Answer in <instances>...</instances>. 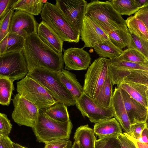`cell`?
<instances>
[{
  "label": "cell",
  "mask_w": 148,
  "mask_h": 148,
  "mask_svg": "<svg viewBox=\"0 0 148 148\" xmlns=\"http://www.w3.org/2000/svg\"><path fill=\"white\" fill-rule=\"evenodd\" d=\"M29 72L39 67L58 72L64 68L62 53H58L44 43L37 34L31 35L25 40L22 50Z\"/></svg>",
  "instance_id": "cell-1"
},
{
  "label": "cell",
  "mask_w": 148,
  "mask_h": 148,
  "mask_svg": "<svg viewBox=\"0 0 148 148\" xmlns=\"http://www.w3.org/2000/svg\"><path fill=\"white\" fill-rule=\"evenodd\" d=\"M84 16L92 20L107 34L114 30L128 31L125 20L114 9L110 1H91L87 4Z\"/></svg>",
  "instance_id": "cell-2"
},
{
  "label": "cell",
  "mask_w": 148,
  "mask_h": 148,
  "mask_svg": "<svg viewBox=\"0 0 148 148\" xmlns=\"http://www.w3.org/2000/svg\"><path fill=\"white\" fill-rule=\"evenodd\" d=\"M113 85L123 83H138L148 86V64L113 59L109 66Z\"/></svg>",
  "instance_id": "cell-3"
},
{
  "label": "cell",
  "mask_w": 148,
  "mask_h": 148,
  "mask_svg": "<svg viewBox=\"0 0 148 148\" xmlns=\"http://www.w3.org/2000/svg\"><path fill=\"white\" fill-rule=\"evenodd\" d=\"M73 127L70 120L65 122L56 121L40 109L37 121L32 129L37 141L45 143L58 139L69 138Z\"/></svg>",
  "instance_id": "cell-4"
},
{
  "label": "cell",
  "mask_w": 148,
  "mask_h": 148,
  "mask_svg": "<svg viewBox=\"0 0 148 148\" xmlns=\"http://www.w3.org/2000/svg\"><path fill=\"white\" fill-rule=\"evenodd\" d=\"M27 75L40 84L58 102L67 107L75 104L76 101L60 81L57 72L37 67Z\"/></svg>",
  "instance_id": "cell-5"
},
{
  "label": "cell",
  "mask_w": 148,
  "mask_h": 148,
  "mask_svg": "<svg viewBox=\"0 0 148 148\" xmlns=\"http://www.w3.org/2000/svg\"><path fill=\"white\" fill-rule=\"evenodd\" d=\"M40 14L42 21L49 26L63 42L79 41L80 34L71 26L56 4L47 1Z\"/></svg>",
  "instance_id": "cell-6"
},
{
  "label": "cell",
  "mask_w": 148,
  "mask_h": 148,
  "mask_svg": "<svg viewBox=\"0 0 148 148\" xmlns=\"http://www.w3.org/2000/svg\"><path fill=\"white\" fill-rule=\"evenodd\" d=\"M16 84L18 93L39 110L46 109L58 102L40 84L27 75Z\"/></svg>",
  "instance_id": "cell-7"
},
{
  "label": "cell",
  "mask_w": 148,
  "mask_h": 148,
  "mask_svg": "<svg viewBox=\"0 0 148 148\" xmlns=\"http://www.w3.org/2000/svg\"><path fill=\"white\" fill-rule=\"evenodd\" d=\"M110 60L100 57L95 59L88 68L85 75L84 92L92 98L97 95L109 72Z\"/></svg>",
  "instance_id": "cell-8"
},
{
  "label": "cell",
  "mask_w": 148,
  "mask_h": 148,
  "mask_svg": "<svg viewBox=\"0 0 148 148\" xmlns=\"http://www.w3.org/2000/svg\"><path fill=\"white\" fill-rule=\"evenodd\" d=\"M28 72L22 50L9 52L0 56V77L13 82L23 78Z\"/></svg>",
  "instance_id": "cell-9"
},
{
  "label": "cell",
  "mask_w": 148,
  "mask_h": 148,
  "mask_svg": "<svg viewBox=\"0 0 148 148\" xmlns=\"http://www.w3.org/2000/svg\"><path fill=\"white\" fill-rule=\"evenodd\" d=\"M12 100L14 109L12 116L14 122L19 126L34 127L39 115L37 107L18 93Z\"/></svg>",
  "instance_id": "cell-10"
},
{
  "label": "cell",
  "mask_w": 148,
  "mask_h": 148,
  "mask_svg": "<svg viewBox=\"0 0 148 148\" xmlns=\"http://www.w3.org/2000/svg\"><path fill=\"white\" fill-rule=\"evenodd\" d=\"M56 2L55 4L68 22L80 34L87 2L85 0H56Z\"/></svg>",
  "instance_id": "cell-11"
},
{
  "label": "cell",
  "mask_w": 148,
  "mask_h": 148,
  "mask_svg": "<svg viewBox=\"0 0 148 148\" xmlns=\"http://www.w3.org/2000/svg\"><path fill=\"white\" fill-rule=\"evenodd\" d=\"M75 105L83 116L88 117L92 123H96L113 117L110 107L102 106L84 92L76 101Z\"/></svg>",
  "instance_id": "cell-12"
},
{
  "label": "cell",
  "mask_w": 148,
  "mask_h": 148,
  "mask_svg": "<svg viewBox=\"0 0 148 148\" xmlns=\"http://www.w3.org/2000/svg\"><path fill=\"white\" fill-rule=\"evenodd\" d=\"M38 24L34 15L16 10L12 18L9 32L15 33L26 39L31 35L37 34Z\"/></svg>",
  "instance_id": "cell-13"
},
{
  "label": "cell",
  "mask_w": 148,
  "mask_h": 148,
  "mask_svg": "<svg viewBox=\"0 0 148 148\" xmlns=\"http://www.w3.org/2000/svg\"><path fill=\"white\" fill-rule=\"evenodd\" d=\"M80 34L81 40L84 43L83 49L86 47L92 48L96 44L110 41L108 35L102 29L85 16Z\"/></svg>",
  "instance_id": "cell-14"
},
{
  "label": "cell",
  "mask_w": 148,
  "mask_h": 148,
  "mask_svg": "<svg viewBox=\"0 0 148 148\" xmlns=\"http://www.w3.org/2000/svg\"><path fill=\"white\" fill-rule=\"evenodd\" d=\"M62 50L65 69L68 71L84 70L89 66L90 56L82 48L70 47L66 49L62 48Z\"/></svg>",
  "instance_id": "cell-15"
},
{
  "label": "cell",
  "mask_w": 148,
  "mask_h": 148,
  "mask_svg": "<svg viewBox=\"0 0 148 148\" xmlns=\"http://www.w3.org/2000/svg\"><path fill=\"white\" fill-rule=\"evenodd\" d=\"M119 88L131 125L138 122H147L148 108L134 100L123 89Z\"/></svg>",
  "instance_id": "cell-16"
},
{
  "label": "cell",
  "mask_w": 148,
  "mask_h": 148,
  "mask_svg": "<svg viewBox=\"0 0 148 148\" xmlns=\"http://www.w3.org/2000/svg\"><path fill=\"white\" fill-rule=\"evenodd\" d=\"M113 117L128 134L130 133L131 124L127 113L119 89L115 88L110 107Z\"/></svg>",
  "instance_id": "cell-17"
},
{
  "label": "cell",
  "mask_w": 148,
  "mask_h": 148,
  "mask_svg": "<svg viewBox=\"0 0 148 148\" xmlns=\"http://www.w3.org/2000/svg\"><path fill=\"white\" fill-rule=\"evenodd\" d=\"M37 34L41 40L53 51L62 53L64 42L46 23L42 21L38 24Z\"/></svg>",
  "instance_id": "cell-18"
},
{
  "label": "cell",
  "mask_w": 148,
  "mask_h": 148,
  "mask_svg": "<svg viewBox=\"0 0 148 148\" xmlns=\"http://www.w3.org/2000/svg\"><path fill=\"white\" fill-rule=\"evenodd\" d=\"M57 73L60 81L71 93L73 99L77 101L84 91L76 75L64 69L57 72Z\"/></svg>",
  "instance_id": "cell-19"
},
{
  "label": "cell",
  "mask_w": 148,
  "mask_h": 148,
  "mask_svg": "<svg viewBox=\"0 0 148 148\" xmlns=\"http://www.w3.org/2000/svg\"><path fill=\"white\" fill-rule=\"evenodd\" d=\"M99 138L117 136L122 133L121 127L115 118L95 123L93 129Z\"/></svg>",
  "instance_id": "cell-20"
},
{
  "label": "cell",
  "mask_w": 148,
  "mask_h": 148,
  "mask_svg": "<svg viewBox=\"0 0 148 148\" xmlns=\"http://www.w3.org/2000/svg\"><path fill=\"white\" fill-rule=\"evenodd\" d=\"M117 87L125 90L132 98L145 107L148 108V86L135 83H123Z\"/></svg>",
  "instance_id": "cell-21"
},
{
  "label": "cell",
  "mask_w": 148,
  "mask_h": 148,
  "mask_svg": "<svg viewBox=\"0 0 148 148\" xmlns=\"http://www.w3.org/2000/svg\"><path fill=\"white\" fill-rule=\"evenodd\" d=\"M25 40L17 34L9 32L0 42V56L9 52L22 51Z\"/></svg>",
  "instance_id": "cell-22"
},
{
  "label": "cell",
  "mask_w": 148,
  "mask_h": 148,
  "mask_svg": "<svg viewBox=\"0 0 148 148\" xmlns=\"http://www.w3.org/2000/svg\"><path fill=\"white\" fill-rule=\"evenodd\" d=\"M75 141L78 142L81 148H94L96 137L93 130L88 125L77 128L74 136Z\"/></svg>",
  "instance_id": "cell-23"
},
{
  "label": "cell",
  "mask_w": 148,
  "mask_h": 148,
  "mask_svg": "<svg viewBox=\"0 0 148 148\" xmlns=\"http://www.w3.org/2000/svg\"><path fill=\"white\" fill-rule=\"evenodd\" d=\"M125 22L130 33L148 41V22L134 15L128 17Z\"/></svg>",
  "instance_id": "cell-24"
},
{
  "label": "cell",
  "mask_w": 148,
  "mask_h": 148,
  "mask_svg": "<svg viewBox=\"0 0 148 148\" xmlns=\"http://www.w3.org/2000/svg\"><path fill=\"white\" fill-rule=\"evenodd\" d=\"M47 1L38 0H17L11 8L14 10L25 12L33 15L40 14Z\"/></svg>",
  "instance_id": "cell-25"
},
{
  "label": "cell",
  "mask_w": 148,
  "mask_h": 148,
  "mask_svg": "<svg viewBox=\"0 0 148 148\" xmlns=\"http://www.w3.org/2000/svg\"><path fill=\"white\" fill-rule=\"evenodd\" d=\"M113 86L109 71L103 85L97 95L93 98L94 100L104 107L110 108L113 95Z\"/></svg>",
  "instance_id": "cell-26"
},
{
  "label": "cell",
  "mask_w": 148,
  "mask_h": 148,
  "mask_svg": "<svg viewBox=\"0 0 148 148\" xmlns=\"http://www.w3.org/2000/svg\"><path fill=\"white\" fill-rule=\"evenodd\" d=\"M114 9L120 14L130 16L135 14L142 7L137 0L110 1Z\"/></svg>",
  "instance_id": "cell-27"
},
{
  "label": "cell",
  "mask_w": 148,
  "mask_h": 148,
  "mask_svg": "<svg viewBox=\"0 0 148 148\" xmlns=\"http://www.w3.org/2000/svg\"><path fill=\"white\" fill-rule=\"evenodd\" d=\"M100 57L108 58L110 60L120 55L123 50L116 47L110 41H107L94 45L93 47Z\"/></svg>",
  "instance_id": "cell-28"
},
{
  "label": "cell",
  "mask_w": 148,
  "mask_h": 148,
  "mask_svg": "<svg viewBox=\"0 0 148 148\" xmlns=\"http://www.w3.org/2000/svg\"><path fill=\"white\" fill-rule=\"evenodd\" d=\"M67 107L64 103L57 102L42 110L51 118L58 121L65 122L70 120Z\"/></svg>",
  "instance_id": "cell-29"
},
{
  "label": "cell",
  "mask_w": 148,
  "mask_h": 148,
  "mask_svg": "<svg viewBox=\"0 0 148 148\" xmlns=\"http://www.w3.org/2000/svg\"><path fill=\"white\" fill-rule=\"evenodd\" d=\"M114 59L139 64H148V58L138 51L127 48Z\"/></svg>",
  "instance_id": "cell-30"
},
{
  "label": "cell",
  "mask_w": 148,
  "mask_h": 148,
  "mask_svg": "<svg viewBox=\"0 0 148 148\" xmlns=\"http://www.w3.org/2000/svg\"><path fill=\"white\" fill-rule=\"evenodd\" d=\"M14 87L13 82L10 79L0 77V104L8 106Z\"/></svg>",
  "instance_id": "cell-31"
},
{
  "label": "cell",
  "mask_w": 148,
  "mask_h": 148,
  "mask_svg": "<svg viewBox=\"0 0 148 148\" xmlns=\"http://www.w3.org/2000/svg\"><path fill=\"white\" fill-rule=\"evenodd\" d=\"M107 34L111 42L119 48L122 49L128 47L130 42V34L128 31L114 30Z\"/></svg>",
  "instance_id": "cell-32"
},
{
  "label": "cell",
  "mask_w": 148,
  "mask_h": 148,
  "mask_svg": "<svg viewBox=\"0 0 148 148\" xmlns=\"http://www.w3.org/2000/svg\"><path fill=\"white\" fill-rule=\"evenodd\" d=\"M130 33V42L128 48L136 49L148 58V41Z\"/></svg>",
  "instance_id": "cell-33"
},
{
  "label": "cell",
  "mask_w": 148,
  "mask_h": 148,
  "mask_svg": "<svg viewBox=\"0 0 148 148\" xmlns=\"http://www.w3.org/2000/svg\"><path fill=\"white\" fill-rule=\"evenodd\" d=\"M94 148H121L117 137H107L97 139Z\"/></svg>",
  "instance_id": "cell-34"
},
{
  "label": "cell",
  "mask_w": 148,
  "mask_h": 148,
  "mask_svg": "<svg viewBox=\"0 0 148 148\" xmlns=\"http://www.w3.org/2000/svg\"><path fill=\"white\" fill-rule=\"evenodd\" d=\"M14 10L11 8L0 20V42L9 33V28Z\"/></svg>",
  "instance_id": "cell-35"
},
{
  "label": "cell",
  "mask_w": 148,
  "mask_h": 148,
  "mask_svg": "<svg viewBox=\"0 0 148 148\" xmlns=\"http://www.w3.org/2000/svg\"><path fill=\"white\" fill-rule=\"evenodd\" d=\"M12 128V125L6 115L0 112V136H9Z\"/></svg>",
  "instance_id": "cell-36"
},
{
  "label": "cell",
  "mask_w": 148,
  "mask_h": 148,
  "mask_svg": "<svg viewBox=\"0 0 148 148\" xmlns=\"http://www.w3.org/2000/svg\"><path fill=\"white\" fill-rule=\"evenodd\" d=\"M72 145L69 138H63L45 143L44 148H72Z\"/></svg>",
  "instance_id": "cell-37"
},
{
  "label": "cell",
  "mask_w": 148,
  "mask_h": 148,
  "mask_svg": "<svg viewBox=\"0 0 148 148\" xmlns=\"http://www.w3.org/2000/svg\"><path fill=\"white\" fill-rule=\"evenodd\" d=\"M147 125V122H138L131 125L130 133L129 135L138 140L140 137L142 131Z\"/></svg>",
  "instance_id": "cell-38"
},
{
  "label": "cell",
  "mask_w": 148,
  "mask_h": 148,
  "mask_svg": "<svg viewBox=\"0 0 148 148\" xmlns=\"http://www.w3.org/2000/svg\"><path fill=\"white\" fill-rule=\"evenodd\" d=\"M117 138L121 148H137L133 141L123 133L119 135Z\"/></svg>",
  "instance_id": "cell-39"
},
{
  "label": "cell",
  "mask_w": 148,
  "mask_h": 148,
  "mask_svg": "<svg viewBox=\"0 0 148 148\" xmlns=\"http://www.w3.org/2000/svg\"><path fill=\"white\" fill-rule=\"evenodd\" d=\"M16 0H0V20L5 16Z\"/></svg>",
  "instance_id": "cell-40"
},
{
  "label": "cell",
  "mask_w": 148,
  "mask_h": 148,
  "mask_svg": "<svg viewBox=\"0 0 148 148\" xmlns=\"http://www.w3.org/2000/svg\"><path fill=\"white\" fill-rule=\"evenodd\" d=\"M13 143L9 136H1L0 139V148H13Z\"/></svg>",
  "instance_id": "cell-41"
},
{
  "label": "cell",
  "mask_w": 148,
  "mask_h": 148,
  "mask_svg": "<svg viewBox=\"0 0 148 148\" xmlns=\"http://www.w3.org/2000/svg\"><path fill=\"white\" fill-rule=\"evenodd\" d=\"M148 129L147 125L142 131L140 138L137 140L141 142L148 143Z\"/></svg>",
  "instance_id": "cell-42"
},
{
  "label": "cell",
  "mask_w": 148,
  "mask_h": 148,
  "mask_svg": "<svg viewBox=\"0 0 148 148\" xmlns=\"http://www.w3.org/2000/svg\"><path fill=\"white\" fill-rule=\"evenodd\" d=\"M131 139L136 145L137 148H148V143L140 142L125 132L123 133Z\"/></svg>",
  "instance_id": "cell-43"
},
{
  "label": "cell",
  "mask_w": 148,
  "mask_h": 148,
  "mask_svg": "<svg viewBox=\"0 0 148 148\" xmlns=\"http://www.w3.org/2000/svg\"><path fill=\"white\" fill-rule=\"evenodd\" d=\"M137 2L142 7L146 3L148 2V0H137Z\"/></svg>",
  "instance_id": "cell-44"
},
{
  "label": "cell",
  "mask_w": 148,
  "mask_h": 148,
  "mask_svg": "<svg viewBox=\"0 0 148 148\" xmlns=\"http://www.w3.org/2000/svg\"><path fill=\"white\" fill-rule=\"evenodd\" d=\"M13 148H27L17 143H14L13 142Z\"/></svg>",
  "instance_id": "cell-45"
},
{
  "label": "cell",
  "mask_w": 148,
  "mask_h": 148,
  "mask_svg": "<svg viewBox=\"0 0 148 148\" xmlns=\"http://www.w3.org/2000/svg\"><path fill=\"white\" fill-rule=\"evenodd\" d=\"M72 148H81L79 143L75 141L72 145Z\"/></svg>",
  "instance_id": "cell-46"
},
{
  "label": "cell",
  "mask_w": 148,
  "mask_h": 148,
  "mask_svg": "<svg viewBox=\"0 0 148 148\" xmlns=\"http://www.w3.org/2000/svg\"><path fill=\"white\" fill-rule=\"evenodd\" d=\"M1 136H0V138H1Z\"/></svg>",
  "instance_id": "cell-47"
}]
</instances>
